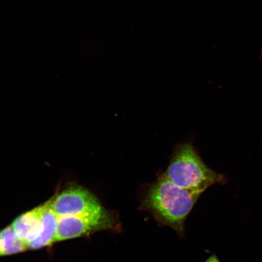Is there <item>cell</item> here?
I'll list each match as a JSON object with an SVG mask.
<instances>
[{"label": "cell", "mask_w": 262, "mask_h": 262, "mask_svg": "<svg viewBox=\"0 0 262 262\" xmlns=\"http://www.w3.org/2000/svg\"><path fill=\"white\" fill-rule=\"evenodd\" d=\"M164 175L179 187L200 194L213 185L227 181L224 175L209 168L189 143L177 147Z\"/></svg>", "instance_id": "obj_2"}, {"label": "cell", "mask_w": 262, "mask_h": 262, "mask_svg": "<svg viewBox=\"0 0 262 262\" xmlns=\"http://www.w3.org/2000/svg\"><path fill=\"white\" fill-rule=\"evenodd\" d=\"M50 201L52 210L58 217L90 214L103 209L96 196L78 186H70Z\"/></svg>", "instance_id": "obj_4"}, {"label": "cell", "mask_w": 262, "mask_h": 262, "mask_svg": "<svg viewBox=\"0 0 262 262\" xmlns=\"http://www.w3.org/2000/svg\"><path fill=\"white\" fill-rule=\"evenodd\" d=\"M41 205L24 213L13 222L11 227L21 241L28 245L40 234L41 227Z\"/></svg>", "instance_id": "obj_5"}, {"label": "cell", "mask_w": 262, "mask_h": 262, "mask_svg": "<svg viewBox=\"0 0 262 262\" xmlns=\"http://www.w3.org/2000/svg\"><path fill=\"white\" fill-rule=\"evenodd\" d=\"M201 195L179 187L163 174L150 186L143 208L159 224L172 228L183 238L186 219Z\"/></svg>", "instance_id": "obj_1"}, {"label": "cell", "mask_w": 262, "mask_h": 262, "mask_svg": "<svg viewBox=\"0 0 262 262\" xmlns=\"http://www.w3.org/2000/svg\"><path fill=\"white\" fill-rule=\"evenodd\" d=\"M204 262H221L217 255L213 254L208 257Z\"/></svg>", "instance_id": "obj_8"}, {"label": "cell", "mask_w": 262, "mask_h": 262, "mask_svg": "<svg viewBox=\"0 0 262 262\" xmlns=\"http://www.w3.org/2000/svg\"><path fill=\"white\" fill-rule=\"evenodd\" d=\"M116 224L113 215L104 208L90 214L58 217L54 243L112 229Z\"/></svg>", "instance_id": "obj_3"}, {"label": "cell", "mask_w": 262, "mask_h": 262, "mask_svg": "<svg viewBox=\"0 0 262 262\" xmlns=\"http://www.w3.org/2000/svg\"><path fill=\"white\" fill-rule=\"evenodd\" d=\"M28 249V245L16 236L11 226L0 231V257L23 253Z\"/></svg>", "instance_id": "obj_7"}, {"label": "cell", "mask_w": 262, "mask_h": 262, "mask_svg": "<svg viewBox=\"0 0 262 262\" xmlns=\"http://www.w3.org/2000/svg\"><path fill=\"white\" fill-rule=\"evenodd\" d=\"M41 227L38 237L28 245L31 250H38L54 244L56 235L58 216L51 208L50 200L41 205Z\"/></svg>", "instance_id": "obj_6"}]
</instances>
